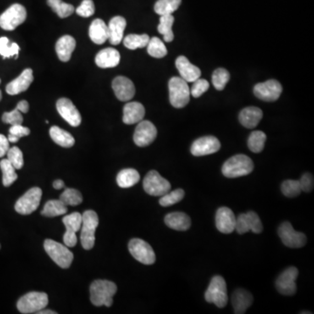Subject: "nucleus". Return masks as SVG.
Returning <instances> with one entry per match:
<instances>
[{
	"mask_svg": "<svg viewBox=\"0 0 314 314\" xmlns=\"http://www.w3.org/2000/svg\"><path fill=\"white\" fill-rule=\"evenodd\" d=\"M147 46H148V53L154 58H163L168 53L164 43L157 37H153L152 39H150Z\"/></svg>",
	"mask_w": 314,
	"mask_h": 314,
	"instance_id": "obj_40",
	"label": "nucleus"
},
{
	"mask_svg": "<svg viewBox=\"0 0 314 314\" xmlns=\"http://www.w3.org/2000/svg\"><path fill=\"white\" fill-rule=\"evenodd\" d=\"M44 248L48 256L60 267L63 269L70 267L73 260V254L67 245H63L52 239H46L44 243Z\"/></svg>",
	"mask_w": 314,
	"mask_h": 314,
	"instance_id": "obj_6",
	"label": "nucleus"
},
{
	"mask_svg": "<svg viewBox=\"0 0 314 314\" xmlns=\"http://www.w3.org/2000/svg\"><path fill=\"white\" fill-rule=\"evenodd\" d=\"M253 303V296L244 289H237L232 293V304L236 314H244Z\"/></svg>",
	"mask_w": 314,
	"mask_h": 314,
	"instance_id": "obj_25",
	"label": "nucleus"
},
{
	"mask_svg": "<svg viewBox=\"0 0 314 314\" xmlns=\"http://www.w3.org/2000/svg\"><path fill=\"white\" fill-rule=\"evenodd\" d=\"M19 50L20 48L17 43L10 42L6 37L0 38V55H2L4 59L10 58L12 56L18 57Z\"/></svg>",
	"mask_w": 314,
	"mask_h": 314,
	"instance_id": "obj_42",
	"label": "nucleus"
},
{
	"mask_svg": "<svg viewBox=\"0 0 314 314\" xmlns=\"http://www.w3.org/2000/svg\"><path fill=\"white\" fill-rule=\"evenodd\" d=\"M144 189L149 195L162 196L170 190L171 184L157 171L151 170L144 178Z\"/></svg>",
	"mask_w": 314,
	"mask_h": 314,
	"instance_id": "obj_10",
	"label": "nucleus"
},
{
	"mask_svg": "<svg viewBox=\"0 0 314 314\" xmlns=\"http://www.w3.org/2000/svg\"><path fill=\"white\" fill-rule=\"evenodd\" d=\"M52 186H53L55 189H63V188H65V183L63 181L61 180V179H58V180H55L54 182H53Z\"/></svg>",
	"mask_w": 314,
	"mask_h": 314,
	"instance_id": "obj_55",
	"label": "nucleus"
},
{
	"mask_svg": "<svg viewBox=\"0 0 314 314\" xmlns=\"http://www.w3.org/2000/svg\"><path fill=\"white\" fill-rule=\"evenodd\" d=\"M140 181V174L134 168H125L120 171L116 182L121 188L127 189L135 185Z\"/></svg>",
	"mask_w": 314,
	"mask_h": 314,
	"instance_id": "obj_32",
	"label": "nucleus"
},
{
	"mask_svg": "<svg viewBox=\"0 0 314 314\" xmlns=\"http://www.w3.org/2000/svg\"><path fill=\"white\" fill-rule=\"evenodd\" d=\"M157 136L156 126L150 121L138 122L134 134V144L138 147H147L152 144Z\"/></svg>",
	"mask_w": 314,
	"mask_h": 314,
	"instance_id": "obj_17",
	"label": "nucleus"
},
{
	"mask_svg": "<svg viewBox=\"0 0 314 314\" xmlns=\"http://www.w3.org/2000/svg\"><path fill=\"white\" fill-rule=\"evenodd\" d=\"M278 236L283 244L289 248H301L305 246L307 238L302 232H296L292 223L284 222L278 227Z\"/></svg>",
	"mask_w": 314,
	"mask_h": 314,
	"instance_id": "obj_12",
	"label": "nucleus"
},
{
	"mask_svg": "<svg viewBox=\"0 0 314 314\" xmlns=\"http://www.w3.org/2000/svg\"><path fill=\"white\" fill-rule=\"evenodd\" d=\"M27 12L24 6L14 4L0 15V27L6 31L14 30L26 19Z\"/></svg>",
	"mask_w": 314,
	"mask_h": 314,
	"instance_id": "obj_8",
	"label": "nucleus"
},
{
	"mask_svg": "<svg viewBox=\"0 0 314 314\" xmlns=\"http://www.w3.org/2000/svg\"><path fill=\"white\" fill-rule=\"evenodd\" d=\"M31 131L29 128L26 127L22 126V124H18V125H12L9 129V134H13L17 137L20 138L24 137V136H27L30 134Z\"/></svg>",
	"mask_w": 314,
	"mask_h": 314,
	"instance_id": "obj_52",
	"label": "nucleus"
},
{
	"mask_svg": "<svg viewBox=\"0 0 314 314\" xmlns=\"http://www.w3.org/2000/svg\"><path fill=\"white\" fill-rule=\"evenodd\" d=\"M299 182V185H300V189H301V191L309 193L311 192V190L313 189V176L310 174V173H305V174L303 175Z\"/></svg>",
	"mask_w": 314,
	"mask_h": 314,
	"instance_id": "obj_51",
	"label": "nucleus"
},
{
	"mask_svg": "<svg viewBox=\"0 0 314 314\" xmlns=\"http://www.w3.org/2000/svg\"><path fill=\"white\" fill-rule=\"evenodd\" d=\"M210 88V84L206 79H199L193 82L192 88L190 89V95L194 98H198L204 95Z\"/></svg>",
	"mask_w": 314,
	"mask_h": 314,
	"instance_id": "obj_48",
	"label": "nucleus"
},
{
	"mask_svg": "<svg viewBox=\"0 0 314 314\" xmlns=\"http://www.w3.org/2000/svg\"><path fill=\"white\" fill-rule=\"evenodd\" d=\"M266 141V134L262 131H253L248 139V147L253 153L262 152Z\"/></svg>",
	"mask_w": 314,
	"mask_h": 314,
	"instance_id": "obj_41",
	"label": "nucleus"
},
{
	"mask_svg": "<svg viewBox=\"0 0 314 314\" xmlns=\"http://www.w3.org/2000/svg\"><path fill=\"white\" fill-rule=\"evenodd\" d=\"M150 39L148 34H129L123 40V44L129 50L144 48L148 46Z\"/></svg>",
	"mask_w": 314,
	"mask_h": 314,
	"instance_id": "obj_36",
	"label": "nucleus"
},
{
	"mask_svg": "<svg viewBox=\"0 0 314 314\" xmlns=\"http://www.w3.org/2000/svg\"><path fill=\"white\" fill-rule=\"evenodd\" d=\"M169 101L176 108H183L188 105L190 98V89L188 83L181 77H173L168 82Z\"/></svg>",
	"mask_w": 314,
	"mask_h": 314,
	"instance_id": "obj_3",
	"label": "nucleus"
},
{
	"mask_svg": "<svg viewBox=\"0 0 314 314\" xmlns=\"http://www.w3.org/2000/svg\"><path fill=\"white\" fill-rule=\"evenodd\" d=\"M62 221L67 229L63 237L65 245L67 247H73L77 244L76 232L81 228L82 215L79 212H73L65 216Z\"/></svg>",
	"mask_w": 314,
	"mask_h": 314,
	"instance_id": "obj_14",
	"label": "nucleus"
},
{
	"mask_svg": "<svg viewBox=\"0 0 314 314\" xmlns=\"http://www.w3.org/2000/svg\"><path fill=\"white\" fill-rule=\"evenodd\" d=\"M1 99H2V92L0 90V101H1Z\"/></svg>",
	"mask_w": 314,
	"mask_h": 314,
	"instance_id": "obj_58",
	"label": "nucleus"
},
{
	"mask_svg": "<svg viewBox=\"0 0 314 314\" xmlns=\"http://www.w3.org/2000/svg\"><path fill=\"white\" fill-rule=\"evenodd\" d=\"M47 304L48 296L46 293L32 292L18 299L17 307L21 313H35L46 308Z\"/></svg>",
	"mask_w": 314,
	"mask_h": 314,
	"instance_id": "obj_7",
	"label": "nucleus"
},
{
	"mask_svg": "<svg viewBox=\"0 0 314 314\" xmlns=\"http://www.w3.org/2000/svg\"><path fill=\"white\" fill-rule=\"evenodd\" d=\"M59 113L72 127H78L81 123V116L79 110L67 98H61L56 103Z\"/></svg>",
	"mask_w": 314,
	"mask_h": 314,
	"instance_id": "obj_18",
	"label": "nucleus"
},
{
	"mask_svg": "<svg viewBox=\"0 0 314 314\" xmlns=\"http://www.w3.org/2000/svg\"><path fill=\"white\" fill-rule=\"evenodd\" d=\"M99 225V217L95 211H85L82 214L80 242L85 250H91L95 246V231Z\"/></svg>",
	"mask_w": 314,
	"mask_h": 314,
	"instance_id": "obj_4",
	"label": "nucleus"
},
{
	"mask_svg": "<svg viewBox=\"0 0 314 314\" xmlns=\"http://www.w3.org/2000/svg\"><path fill=\"white\" fill-rule=\"evenodd\" d=\"M282 85L276 79H269L266 82L256 84L254 87V95L264 101H276L280 97Z\"/></svg>",
	"mask_w": 314,
	"mask_h": 314,
	"instance_id": "obj_16",
	"label": "nucleus"
},
{
	"mask_svg": "<svg viewBox=\"0 0 314 314\" xmlns=\"http://www.w3.org/2000/svg\"><path fill=\"white\" fill-rule=\"evenodd\" d=\"M41 196L42 190L40 188H32L17 201L15 211L21 215H30L40 206Z\"/></svg>",
	"mask_w": 314,
	"mask_h": 314,
	"instance_id": "obj_11",
	"label": "nucleus"
},
{
	"mask_svg": "<svg viewBox=\"0 0 314 314\" xmlns=\"http://www.w3.org/2000/svg\"><path fill=\"white\" fill-rule=\"evenodd\" d=\"M281 190L287 197H296L302 192L299 181L287 180L281 185Z\"/></svg>",
	"mask_w": 314,
	"mask_h": 314,
	"instance_id": "obj_46",
	"label": "nucleus"
},
{
	"mask_svg": "<svg viewBox=\"0 0 314 314\" xmlns=\"http://www.w3.org/2000/svg\"><path fill=\"white\" fill-rule=\"evenodd\" d=\"M252 160L245 155H236L228 159L222 167V173L227 178L248 176L253 171Z\"/></svg>",
	"mask_w": 314,
	"mask_h": 314,
	"instance_id": "obj_2",
	"label": "nucleus"
},
{
	"mask_svg": "<svg viewBox=\"0 0 314 314\" xmlns=\"http://www.w3.org/2000/svg\"><path fill=\"white\" fill-rule=\"evenodd\" d=\"M112 88L116 97L121 101H128L135 95L134 83L127 77H116L112 82Z\"/></svg>",
	"mask_w": 314,
	"mask_h": 314,
	"instance_id": "obj_20",
	"label": "nucleus"
},
{
	"mask_svg": "<svg viewBox=\"0 0 314 314\" xmlns=\"http://www.w3.org/2000/svg\"><path fill=\"white\" fill-rule=\"evenodd\" d=\"M117 292V287L108 280H95L90 287V299L95 306L106 305L110 307L113 304V297Z\"/></svg>",
	"mask_w": 314,
	"mask_h": 314,
	"instance_id": "obj_1",
	"label": "nucleus"
},
{
	"mask_svg": "<svg viewBox=\"0 0 314 314\" xmlns=\"http://www.w3.org/2000/svg\"><path fill=\"white\" fill-rule=\"evenodd\" d=\"M184 195H185V192L182 189H177L171 192L168 191L165 195H162V198L160 199L159 204L163 207H168V206L176 205L183 200Z\"/></svg>",
	"mask_w": 314,
	"mask_h": 314,
	"instance_id": "obj_44",
	"label": "nucleus"
},
{
	"mask_svg": "<svg viewBox=\"0 0 314 314\" xmlns=\"http://www.w3.org/2000/svg\"><path fill=\"white\" fill-rule=\"evenodd\" d=\"M0 248H1V245H0Z\"/></svg>",
	"mask_w": 314,
	"mask_h": 314,
	"instance_id": "obj_60",
	"label": "nucleus"
},
{
	"mask_svg": "<svg viewBox=\"0 0 314 314\" xmlns=\"http://www.w3.org/2000/svg\"><path fill=\"white\" fill-rule=\"evenodd\" d=\"M49 133L55 144L63 148H71L75 144V140L70 133H68L64 129H61L57 126H53L50 128Z\"/></svg>",
	"mask_w": 314,
	"mask_h": 314,
	"instance_id": "obj_33",
	"label": "nucleus"
},
{
	"mask_svg": "<svg viewBox=\"0 0 314 314\" xmlns=\"http://www.w3.org/2000/svg\"><path fill=\"white\" fill-rule=\"evenodd\" d=\"M7 160L16 169H20L24 166V157L21 150L18 147H12L6 154Z\"/></svg>",
	"mask_w": 314,
	"mask_h": 314,
	"instance_id": "obj_47",
	"label": "nucleus"
},
{
	"mask_svg": "<svg viewBox=\"0 0 314 314\" xmlns=\"http://www.w3.org/2000/svg\"><path fill=\"white\" fill-rule=\"evenodd\" d=\"M34 73L31 68L24 69L19 76L7 84L6 93L10 95H16L26 91L34 81Z\"/></svg>",
	"mask_w": 314,
	"mask_h": 314,
	"instance_id": "obj_22",
	"label": "nucleus"
},
{
	"mask_svg": "<svg viewBox=\"0 0 314 314\" xmlns=\"http://www.w3.org/2000/svg\"><path fill=\"white\" fill-rule=\"evenodd\" d=\"M76 46L74 38L69 35H65L59 39L56 43V52L59 59L63 62L70 61L71 56Z\"/></svg>",
	"mask_w": 314,
	"mask_h": 314,
	"instance_id": "obj_29",
	"label": "nucleus"
},
{
	"mask_svg": "<svg viewBox=\"0 0 314 314\" xmlns=\"http://www.w3.org/2000/svg\"><path fill=\"white\" fill-rule=\"evenodd\" d=\"M9 149V140L4 134H0V157L6 156Z\"/></svg>",
	"mask_w": 314,
	"mask_h": 314,
	"instance_id": "obj_53",
	"label": "nucleus"
},
{
	"mask_svg": "<svg viewBox=\"0 0 314 314\" xmlns=\"http://www.w3.org/2000/svg\"><path fill=\"white\" fill-rule=\"evenodd\" d=\"M235 230L241 235L250 231L260 234L263 232V224L256 212L249 211L247 213L240 214L238 218H236Z\"/></svg>",
	"mask_w": 314,
	"mask_h": 314,
	"instance_id": "obj_15",
	"label": "nucleus"
},
{
	"mask_svg": "<svg viewBox=\"0 0 314 314\" xmlns=\"http://www.w3.org/2000/svg\"><path fill=\"white\" fill-rule=\"evenodd\" d=\"M126 25H127V21L125 18L122 16H116L110 20L109 24L107 25L108 40H109L110 44H112L113 46H117L122 42Z\"/></svg>",
	"mask_w": 314,
	"mask_h": 314,
	"instance_id": "obj_26",
	"label": "nucleus"
},
{
	"mask_svg": "<svg viewBox=\"0 0 314 314\" xmlns=\"http://www.w3.org/2000/svg\"><path fill=\"white\" fill-rule=\"evenodd\" d=\"M121 61L120 52L115 48L102 49L95 57V63L101 68H112L119 65Z\"/></svg>",
	"mask_w": 314,
	"mask_h": 314,
	"instance_id": "obj_27",
	"label": "nucleus"
},
{
	"mask_svg": "<svg viewBox=\"0 0 314 314\" xmlns=\"http://www.w3.org/2000/svg\"><path fill=\"white\" fill-rule=\"evenodd\" d=\"M230 73L224 68H217L212 75V83L215 89L222 91L225 88L226 84L229 82Z\"/></svg>",
	"mask_w": 314,
	"mask_h": 314,
	"instance_id": "obj_45",
	"label": "nucleus"
},
{
	"mask_svg": "<svg viewBox=\"0 0 314 314\" xmlns=\"http://www.w3.org/2000/svg\"><path fill=\"white\" fill-rule=\"evenodd\" d=\"M39 314H56L57 312L56 311H51V310H41V311H39L38 312Z\"/></svg>",
	"mask_w": 314,
	"mask_h": 314,
	"instance_id": "obj_57",
	"label": "nucleus"
},
{
	"mask_svg": "<svg viewBox=\"0 0 314 314\" xmlns=\"http://www.w3.org/2000/svg\"><path fill=\"white\" fill-rule=\"evenodd\" d=\"M175 18L172 14L169 15H162L160 18L158 30L160 34L163 35L165 42H171L174 40V34L172 31V25L174 24Z\"/></svg>",
	"mask_w": 314,
	"mask_h": 314,
	"instance_id": "obj_35",
	"label": "nucleus"
},
{
	"mask_svg": "<svg viewBox=\"0 0 314 314\" xmlns=\"http://www.w3.org/2000/svg\"><path fill=\"white\" fill-rule=\"evenodd\" d=\"M128 250L138 262L150 266L156 262V254L150 244L140 238H133L128 243Z\"/></svg>",
	"mask_w": 314,
	"mask_h": 314,
	"instance_id": "obj_9",
	"label": "nucleus"
},
{
	"mask_svg": "<svg viewBox=\"0 0 314 314\" xmlns=\"http://www.w3.org/2000/svg\"><path fill=\"white\" fill-rule=\"evenodd\" d=\"M60 200L63 202L65 205L70 206H76L82 203V195L79 190L75 189H66L60 197Z\"/></svg>",
	"mask_w": 314,
	"mask_h": 314,
	"instance_id": "obj_43",
	"label": "nucleus"
},
{
	"mask_svg": "<svg viewBox=\"0 0 314 314\" xmlns=\"http://www.w3.org/2000/svg\"><path fill=\"white\" fill-rule=\"evenodd\" d=\"M16 108H17L20 113H27L28 110H29V103H28L26 101H19Z\"/></svg>",
	"mask_w": 314,
	"mask_h": 314,
	"instance_id": "obj_54",
	"label": "nucleus"
},
{
	"mask_svg": "<svg viewBox=\"0 0 314 314\" xmlns=\"http://www.w3.org/2000/svg\"><path fill=\"white\" fill-rule=\"evenodd\" d=\"M182 0H158L155 5V12L160 16L169 15L176 12Z\"/></svg>",
	"mask_w": 314,
	"mask_h": 314,
	"instance_id": "obj_37",
	"label": "nucleus"
},
{
	"mask_svg": "<svg viewBox=\"0 0 314 314\" xmlns=\"http://www.w3.org/2000/svg\"><path fill=\"white\" fill-rule=\"evenodd\" d=\"M89 37L97 45H102L108 40L107 25L102 19L96 18L92 22L89 27Z\"/></svg>",
	"mask_w": 314,
	"mask_h": 314,
	"instance_id": "obj_31",
	"label": "nucleus"
},
{
	"mask_svg": "<svg viewBox=\"0 0 314 314\" xmlns=\"http://www.w3.org/2000/svg\"><path fill=\"white\" fill-rule=\"evenodd\" d=\"M8 140H9V142H12V144H15V142H18V140H19V138L17 137L15 135H13V134H9L8 135Z\"/></svg>",
	"mask_w": 314,
	"mask_h": 314,
	"instance_id": "obj_56",
	"label": "nucleus"
},
{
	"mask_svg": "<svg viewBox=\"0 0 314 314\" xmlns=\"http://www.w3.org/2000/svg\"><path fill=\"white\" fill-rule=\"evenodd\" d=\"M262 118V110L256 107H245L239 113V122L244 128H256Z\"/></svg>",
	"mask_w": 314,
	"mask_h": 314,
	"instance_id": "obj_30",
	"label": "nucleus"
},
{
	"mask_svg": "<svg viewBox=\"0 0 314 314\" xmlns=\"http://www.w3.org/2000/svg\"><path fill=\"white\" fill-rule=\"evenodd\" d=\"M216 226L223 234H231L235 231L236 217L233 211L227 207H221L216 213Z\"/></svg>",
	"mask_w": 314,
	"mask_h": 314,
	"instance_id": "obj_21",
	"label": "nucleus"
},
{
	"mask_svg": "<svg viewBox=\"0 0 314 314\" xmlns=\"http://www.w3.org/2000/svg\"><path fill=\"white\" fill-rule=\"evenodd\" d=\"M299 276V270L291 266L282 272L276 280V288L278 293L284 296H293L297 292L296 279Z\"/></svg>",
	"mask_w": 314,
	"mask_h": 314,
	"instance_id": "obj_13",
	"label": "nucleus"
},
{
	"mask_svg": "<svg viewBox=\"0 0 314 314\" xmlns=\"http://www.w3.org/2000/svg\"><path fill=\"white\" fill-rule=\"evenodd\" d=\"M0 82H1V79H0Z\"/></svg>",
	"mask_w": 314,
	"mask_h": 314,
	"instance_id": "obj_59",
	"label": "nucleus"
},
{
	"mask_svg": "<svg viewBox=\"0 0 314 314\" xmlns=\"http://www.w3.org/2000/svg\"><path fill=\"white\" fill-rule=\"evenodd\" d=\"M47 5L61 18L69 17L75 11L73 6L65 3L62 0H47Z\"/></svg>",
	"mask_w": 314,
	"mask_h": 314,
	"instance_id": "obj_38",
	"label": "nucleus"
},
{
	"mask_svg": "<svg viewBox=\"0 0 314 314\" xmlns=\"http://www.w3.org/2000/svg\"><path fill=\"white\" fill-rule=\"evenodd\" d=\"M0 168L3 172V184L5 187H9L18 179L16 168L7 159H2L0 162Z\"/></svg>",
	"mask_w": 314,
	"mask_h": 314,
	"instance_id": "obj_39",
	"label": "nucleus"
},
{
	"mask_svg": "<svg viewBox=\"0 0 314 314\" xmlns=\"http://www.w3.org/2000/svg\"><path fill=\"white\" fill-rule=\"evenodd\" d=\"M145 116V108L140 102L132 101L126 104L123 108L122 121L128 125L135 124L142 121Z\"/></svg>",
	"mask_w": 314,
	"mask_h": 314,
	"instance_id": "obj_24",
	"label": "nucleus"
},
{
	"mask_svg": "<svg viewBox=\"0 0 314 314\" xmlns=\"http://www.w3.org/2000/svg\"><path fill=\"white\" fill-rule=\"evenodd\" d=\"M164 222L166 225L170 229L185 232L191 226V220L187 214L183 212H172L165 217Z\"/></svg>",
	"mask_w": 314,
	"mask_h": 314,
	"instance_id": "obj_28",
	"label": "nucleus"
},
{
	"mask_svg": "<svg viewBox=\"0 0 314 314\" xmlns=\"http://www.w3.org/2000/svg\"><path fill=\"white\" fill-rule=\"evenodd\" d=\"M221 148L219 140L215 136H204L198 138L192 144L190 152L193 156H204L217 152Z\"/></svg>",
	"mask_w": 314,
	"mask_h": 314,
	"instance_id": "obj_19",
	"label": "nucleus"
},
{
	"mask_svg": "<svg viewBox=\"0 0 314 314\" xmlns=\"http://www.w3.org/2000/svg\"><path fill=\"white\" fill-rule=\"evenodd\" d=\"M205 300L212 303L219 308H223L228 302L227 286L224 278L221 276H215L211 278L205 294Z\"/></svg>",
	"mask_w": 314,
	"mask_h": 314,
	"instance_id": "obj_5",
	"label": "nucleus"
},
{
	"mask_svg": "<svg viewBox=\"0 0 314 314\" xmlns=\"http://www.w3.org/2000/svg\"><path fill=\"white\" fill-rule=\"evenodd\" d=\"M95 4L92 0H83L82 3L76 9V13L83 18H89L95 13Z\"/></svg>",
	"mask_w": 314,
	"mask_h": 314,
	"instance_id": "obj_50",
	"label": "nucleus"
},
{
	"mask_svg": "<svg viewBox=\"0 0 314 314\" xmlns=\"http://www.w3.org/2000/svg\"><path fill=\"white\" fill-rule=\"evenodd\" d=\"M67 212V205L63 202L58 200H50L47 202L41 211L43 216L47 217H54L65 215Z\"/></svg>",
	"mask_w": 314,
	"mask_h": 314,
	"instance_id": "obj_34",
	"label": "nucleus"
},
{
	"mask_svg": "<svg viewBox=\"0 0 314 314\" xmlns=\"http://www.w3.org/2000/svg\"><path fill=\"white\" fill-rule=\"evenodd\" d=\"M176 67L183 78L187 82H194L201 76V70L193 65L185 56H179L176 61Z\"/></svg>",
	"mask_w": 314,
	"mask_h": 314,
	"instance_id": "obj_23",
	"label": "nucleus"
},
{
	"mask_svg": "<svg viewBox=\"0 0 314 314\" xmlns=\"http://www.w3.org/2000/svg\"><path fill=\"white\" fill-rule=\"evenodd\" d=\"M2 121L6 124L11 125H18L22 124L24 122V118L22 116L21 113L17 108L12 110L11 112H6L2 116Z\"/></svg>",
	"mask_w": 314,
	"mask_h": 314,
	"instance_id": "obj_49",
	"label": "nucleus"
}]
</instances>
